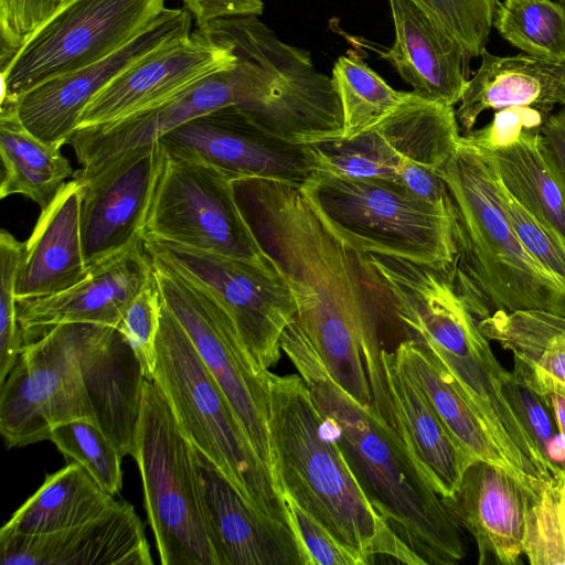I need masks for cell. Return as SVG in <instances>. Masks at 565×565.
<instances>
[{"instance_id":"52a82bcc","label":"cell","mask_w":565,"mask_h":565,"mask_svg":"<svg viewBox=\"0 0 565 565\" xmlns=\"http://www.w3.org/2000/svg\"><path fill=\"white\" fill-rule=\"evenodd\" d=\"M300 190L326 226L358 254H380L451 267L455 211L435 205L392 179H354L316 171Z\"/></svg>"},{"instance_id":"d4e9b609","label":"cell","mask_w":565,"mask_h":565,"mask_svg":"<svg viewBox=\"0 0 565 565\" xmlns=\"http://www.w3.org/2000/svg\"><path fill=\"white\" fill-rule=\"evenodd\" d=\"M481 64L463 88L456 118L459 129L473 130L478 117L488 109L532 107L551 114L565 105V63H555L521 53L497 56L481 53Z\"/></svg>"},{"instance_id":"f35d334b","label":"cell","mask_w":565,"mask_h":565,"mask_svg":"<svg viewBox=\"0 0 565 565\" xmlns=\"http://www.w3.org/2000/svg\"><path fill=\"white\" fill-rule=\"evenodd\" d=\"M160 311L161 297L153 273L152 278L130 302L118 326L138 358L146 379L149 380L153 376Z\"/></svg>"},{"instance_id":"836d02e7","label":"cell","mask_w":565,"mask_h":565,"mask_svg":"<svg viewBox=\"0 0 565 565\" xmlns=\"http://www.w3.org/2000/svg\"><path fill=\"white\" fill-rule=\"evenodd\" d=\"M524 555L532 565H565V473L526 493Z\"/></svg>"},{"instance_id":"f6af8a7d","label":"cell","mask_w":565,"mask_h":565,"mask_svg":"<svg viewBox=\"0 0 565 565\" xmlns=\"http://www.w3.org/2000/svg\"><path fill=\"white\" fill-rule=\"evenodd\" d=\"M541 396L550 408L559 434L565 437V398L554 393Z\"/></svg>"},{"instance_id":"7bdbcfd3","label":"cell","mask_w":565,"mask_h":565,"mask_svg":"<svg viewBox=\"0 0 565 565\" xmlns=\"http://www.w3.org/2000/svg\"><path fill=\"white\" fill-rule=\"evenodd\" d=\"M196 28H202L218 19L238 15H259L263 0H181Z\"/></svg>"},{"instance_id":"74e56055","label":"cell","mask_w":565,"mask_h":565,"mask_svg":"<svg viewBox=\"0 0 565 565\" xmlns=\"http://www.w3.org/2000/svg\"><path fill=\"white\" fill-rule=\"evenodd\" d=\"M502 194L509 221L523 247L547 274L565 287V238L531 214L503 185Z\"/></svg>"},{"instance_id":"ba28073f","label":"cell","mask_w":565,"mask_h":565,"mask_svg":"<svg viewBox=\"0 0 565 565\" xmlns=\"http://www.w3.org/2000/svg\"><path fill=\"white\" fill-rule=\"evenodd\" d=\"M162 565H222L198 450L153 380L145 379L132 456Z\"/></svg>"},{"instance_id":"b9f144b4","label":"cell","mask_w":565,"mask_h":565,"mask_svg":"<svg viewBox=\"0 0 565 565\" xmlns=\"http://www.w3.org/2000/svg\"><path fill=\"white\" fill-rule=\"evenodd\" d=\"M548 115L532 107H507L499 109L487 126L462 137L480 150H491L511 140L523 129L542 127Z\"/></svg>"},{"instance_id":"ab89813d","label":"cell","mask_w":565,"mask_h":565,"mask_svg":"<svg viewBox=\"0 0 565 565\" xmlns=\"http://www.w3.org/2000/svg\"><path fill=\"white\" fill-rule=\"evenodd\" d=\"M68 0H0V62L7 64L31 34Z\"/></svg>"},{"instance_id":"ac0fdd59","label":"cell","mask_w":565,"mask_h":565,"mask_svg":"<svg viewBox=\"0 0 565 565\" xmlns=\"http://www.w3.org/2000/svg\"><path fill=\"white\" fill-rule=\"evenodd\" d=\"M1 565H151L141 520L126 501H114L97 518L45 533L0 532Z\"/></svg>"},{"instance_id":"7c38bea8","label":"cell","mask_w":565,"mask_h":565,"mask_svg":"<svg viewBox=\"0 0 565 565\" xmlns=\"http://www.w3.org/2000/svg\"><path fill=\"white\" fill-rule=\"evenodd\" d=\"M152 260L207 290L230 313L249 353L263 370L281 358V335L296 319L292 292L277 270L250 262L145 238Z\"/></svg>"},{"instance_id":"e575fe53","label":"cell","mask_w":565,"mask_h":565,"mask_svg":"<svg viewBox=\"0 0 565 565\" xmlns=\"http://www.w3.org/2000/svg\"><path fill=\"white\" fill-rule=\"evenodd\" d=\"M412 1L459 46L468 67L486 50L500 0Z\"/></svg>"},{"instance_id":"9a60e30c","label":"cell","mask_w":565,"mask_h":565,"mask_svg":"<svg viewBox=\"0 0 565 565\" xmlns=\"http://www.w3.org/2000/svg\"><path fill=\"white\" fill-rule=\"evenodd\" d=\"M460 129L452 106L429 102L413 92L387 117L350 140L385 173L415 195L452 209L438 173L454 152Z\"/></svg>"},{"instance_id":"d590c367","label":"cell","mask_w":565,"mask_h":565,"mask_svg":"<svg viewBox=\"0 0 565 565\" xmlns=\"http://www.w3.org/2000/svg\"><path fill=\"white\" fill-rule=\"evenodd\" d=\"M503 393L539 448L553 482L565 473V437L554 422L544 398L505 371Z\"/></svg>"},{"instance_id":"5b68a950","label":"cell","mask_w":565,"mask_h":565,"mask_svg":"<svg viewBox=\"0 0 565 565\" xmlns=\"http://www.w3.org/2000/svg\"><path fill=\"white\" fill-rule=\"evenodd\" d=\"M438 173L456 218L457 254L450 275L477 321L495 311L541 310L565 317V287L521 244L490 159L460 136Z\"/></svg>"},{"instance_id":"603a6c76","label":"cell","mask_w":565,"mask_h":565,"mask_svg":"<svg viewBox=\"0 0 565 565\" xmlns=\"http://www.w3.org/2000/svg\"><path fill=\"white\" fill-rule=\"evenodd\" d=\"M388 2L395 41L381 56L416 96L454 107L470 74L461 50L412 0Z\"/></svg>"},{"instance_id":"cb8c5ba5","label":"cell","mask_w":565,"mask_h":565,"mask_svg":"<svg viewBox=\"0 0 565 565\" xmlns=\"http://www.w3.org/2000/svg\"><path fill=\"white\" fill-rule=\"evenodd\" d=\"M393 428L439 497H450L473 461L452 437L395 352L381 350Z\"/></svg>"},{"instance_id":"f1b7e54d","label":"cell","mask_w":565,"mask_h":565,"mask_svg":"<svg viewBox=\"0 0 565 565\" xmlns=\"http://www.w3.org/2000/svg\"><path fill=\"white\" fill-rule=\"evenodd\" d=\"M115 501L76 461L46 476L39 490L29 498L1 527L0 532L45 534L90 521Z\"/></svg>"},{"instance_id":"1f68e13d","label":"cell","mask_w":565,"mask_h":565,"mask_svg":"<svg viewBox=\"0 0 565 565\" xmlns=\"http://www.w3.org/2000/svg\"><path fill=\"white\" fill-rule=\"evenodd\" d=\"M492 26L524 54L565 63V4L561 0L500 1Z\"/></svg>"},{"instance_id":"7402d4cb","label":"cell","mask_w":565,"mask_h":565,"mask_svg":"<svg viewBox=\"0 0 565 565\" xmlns=\"http://www.w3.org/2000/svg\"><path fill=\"white\" fill-rule=\"evenodd\" d=\"M82 183L66 182L43 210L23 243L15 295L18 299L49 297L83 280L85 263L81 227Z\"/></svg>"},{"instance_id":"8d00e7d4","label":"cell","mask_w":565,"mask_h":565,"mask_svg":"<svg viewBox=\"0 0 565 565\" xmlns=\"http://www.w3.org/2000/svg\"><path fill=\"white\" fill-rule=\"evenodd\" d=\"M23 243L6 230L0 232V384L15 365L23 347L18 318L15 285Z\"/></svg>"},{"instance_id":"4dcf8cb0","label":"cell","mask_w":565,"mask_h":565,"mask_svg":"<svg viewBox=\"0 0 565 565\" xmlns=\"http://www.w3.org/2000/svg\"><path fill=\"white\" fill-rule=\"evenodd\" d=\"M344 120V139H352L382 121L409 95L392 88L356 55L340 56L332 70Z\"/></svg>"},{"instance_id":"9c48e42d","label":"cell","mask_w":565,"mask_h":565,"mask_svg":"<svg viewBox=\"0 0 565 565\" xmlns=\"http://www.w3.org/2000/svg\"><path fill=\"white\" fill-rule=\"evenodd\" d=\"M167 0H68L1 66L0 104L118 51L167 9Z\"/></svg>"},{"instance_id":"7a4b0ae2","label":"cell","mask_w":565,"mask_h":565,"mask_svg":"<svg viewBox=\"0 0 565 565\" xmlns=\"http://www.w3.org/2000/svg\"><path fill=\"white\" fill-rule=\"evenodd\" d=\"M142 366L111 326H54L22 347L0 384V434L8 448L50 439L61 424L97 425L122 457L134 456L145 382Z\"/></svg>"},{"instance_id":"d6986e66","label":"cell","mask_w":565,"mask_h":565,"mask_svg":"<svg viewBox=\"0 0 565 565\" xmlns=\"http://www.w3.org/2000/svg\"><path fill=\"white\" fill-rule=\"evenodd\" d=\"M153 276V264L143 243L89 268L88 275L58 294L18 299L23 345L54 326L70 322L118 328L134 298Z\"/></svg>"},{"instance_id":"ffe728a7","label":"cell","mask_w":565,"mask_h":565,"mask_svg":"<svg viewBox=\"0 0 565 565\" xmlns=\"http://www.w3.org/2000/svg\"><path fill=\"white\" fill-rule=\"evenodd\" d=\"M526 493L507 469L475 459L454 494L440 498L455 522L475 539L479 565L489 559L515 565L524 555Z\"/></svg>"},{"instance_id":"f546056e","label":"cell","mask_w":565,"mask_h":565,"mask_svg":"<svg viewBox=\"0 0 565 565\" xmlns=\"http://www.w3.org/2000/svg\"><path fill=\"white\" fill-rule=\"evenodd\" d=\"M61 148L29 132L12 103L0 104V198L21 194L45 209L75 173Z\"/></svg>"},{"instance_id":"83f0119b","label":"cell","mask_w":565,"mask_h":565,"mask_svg":"<svg viewBox=\"0 0 565 565\" xmlns=\"http://www.w3.org/2000/svg\"><path fill=\"white\" fill-rule=\"evenodd\" d=\"M394 352L461 448L472 459L498 465L516 479L513 468L487 425L440 361L413 339L401 341Z\"/></svg>"},{"instance_id":"8fae6325","label":"cell","mask_w":565,"mask_h":565,"mask_svg":"<svg viewBox=\"0 0 565 565\" xmlns=\"http://www.w3.org/2000/svg\"><path fill=\"white\" fill-rule=\"evenodd\" d=\"M233 181L214 168L166 152L143 239L273 267L238 206Z\"/></svg>"},{"instance_id":"d6a6232c","label":"cell","mask_w":565,"mask_h":565,"mask_svg":"<svg viewBox=\"0 0 565 565\" xmlns=\"http://www.w3.org/2000/svg\"><path fill=\"white\" fill-rule=\"evenodd\" d=\"M66 458L79 463L109 494L122 488V456L103 430L79 419L55 426L50 439Z\"/></svg>"},{"instance_id":"bcb514c9","label":"cell","mask_w":565,"mask_h":565,"mask_svg":"<svg viewBox=\"0 0 565 565\" xmlns=\"http://www.w3.org/2000/svg\"><path fill=\"white\" fill-rule=\"evenodd\" d=\"M565 4V0H561Z\"/></svg>"},{"instance_id":"60d3db41","label":"cell","mask_w":565,"mask_h":565,"mask_svg":"<svg viewBox=\"0 0 565 565\" xmlns=\"http://www.w3.org/2000/svg\"><path fill=\"white\" fill-rule=\"evenodd\" d=\"M289 524L301 545L306 565H362L320 522L284 493Z\"/></svg>"},{"instance_id":"e0dca14e","label":"cell","mask_w":565,"mask_h":565,"mask_svg":"<svg viewBox=\"0 0 565 565\" xmlns=\"http://www.w3.org/2000/svg\"><path fill=\"white\" fill-rule=\"evenodd\" d=\"M192 20L184 8H167L148 29L109 56L6 103L13 104L19 120L34 137L63 146L78 128L81 116L95 95L143 56L191 33Z\"/></svg>"},{"instance_id":"44dd1931","label":"cell","mask_w":565,"mask_h":565,"mask_svg":"<svg viewBox=\"0 0 565 565\" xmlns=\"http://www.w3.org/2000/svg\"><path fill=\"white\" fill-rule=\"evenodd\" d=\"M198 461L222 565H306L290 524L255 509L199 450Z\"/></svg>"},{"instance_id":"6da1fadb","label":"cell","mask_w":565,"mask_h":565,"mask_svg":"<svg viewBox=\"0 0 565 565\" xmlns=\"http://www.w3.org/2000/svg\"><path fill=\"white\" fill-rule=\"evenodd\" d=\"M238 206L288 284L296 322L331 376L372 406L365 359L383 347L382 311L355 252L321 221L299 185L263 179L233 181Z\"/></svg>"},{"instance_id":"4fadbf2b","label":"cell","mask_w":565,"mask_h":565,"mask_svg":"<svg viewBox=\"0 0 565 565\" xmlns=\"http://www.w3.org/2000/svg\"><path fill=\"white\" fill-rule=\"evenodd\" d=\"M158 141L169 156L214 168L234 180L300 186L318 171L312 145L291 143L267 132L234 105L193 118Z\"/></svg>"},{"instance_id":"30bf717a","label":"cell","mask_w":565,"mask_h":565,"mask_svg":"<svg viewBox=\"0 0 565 565\" xmlns=\"http://www.w3.org/2000/svg\"><path fill=\"white\" fill-rule=\"evenodd\" d=\"M152 264L162 302L190 338L255 452L274 476L268 370L258 366L234 320L207 290L159 262Z\"/></svg>"},{"instance_id":"ee69618b","label":"cell","mask_w":565,"mask_h":565,"mask_svg":"<svg viewBox=\"0 0 565 565\" xmlns=\"http://www.w3.org/2000/svg\"><path fill=\"white\" fill-rule=\"evenodd\" d=\"M541 131L565 173V109L550 114L542 125Z\"/></svg>"},{"instance_id":"4316f807","label":"cell","mask_w":565,"mask_h":565,"mask_svg":"<svg viewBox=\"0 0 565 565\" xmlns=\"http://www.w3.org/2000/svg\"><path fill=\"white\" fill-rule=\"evenodd\" d=\"M481 151L505 190L565 238V173L541 127L523 129L511 140Z\"/></svg>"},{"instance_id":"2e32d148","label":"cell","mask_w":565,"mask_h":565,"mask_svg":"<svg viewBox=\"0 0 565 565\" xmlns=\"http://www.w3.org/2000/svg\"><path fill=\"white\" fill-rule=\"evenodd\" d=\"M236 60L226 39L207 26L196 28L115 77L89 102L78 128L116 122L161 105L202 78L234 66Z\"/></svg>"},{"instance_id":"277c9868","label":"cell","mask_w":565,"mask_h":565,"mask_svg":"<svg viewBox=\"0 0 565 565\" xmlns=\"http://www.w3.org/2000/svg\"><path fill=\"white\" fill-rule=\"evenodd\" d=\"M274 476L282 493L320 522L362 565L388 557L425 564L377 514L299 374L268 370Z\"/></svg>"},{"instance_id":"5bb4252c","label":"cell","mask_w":565,"mask_h":565,"mask_svg":"<svg viewBox=\"0 0 565 565\" xmlns=\"http://www.w3.org/2000/svg\"><path fill=\"white\" fill-rule=\"evenodd\" d=\"M164 160L166 151L154 140L75 171L72 178L82 183L81 227L88 269L143 243Z\"/></svg>"},{"instance_id":"3957f363","label":"cell","mask_w":565,"mask_h":565,"mask_svg":"<svg viewBox=\"0 0 565 565\" xmlns=\"http://www.w3.org/2000/svg\"><path fill=\"white\" fill-rule=\"evenodd\" d=\"M281 350L377 514L426 565L460 563L466 556L461 527L398 434L337 383L296 320L281 335Z\"/></svg>"},{"instance_id":"484cf974","label":"cell","mask_w":565,"mask_h":565,"mask_svg":"<svg viewBox=\"0 0 565 565\" xmlns=\"http://www.w3.org/2000/svg\"><path fill=\"white\" fill-rule=\"evenodd\" d=\"M488 340L513 354V375L539 395L565 398V317L541 310L495 311L478 320Z\"/></svg>"},{"instance_id":"8992f818","label":"cell","mask_w":565,"mask_h":565,"mask_svg":"<svg viewBox=\"0 0 565 565\" xmlns=\"http://www.w3.org/2000/svg\"><path fill=\"white\" fill-rule=\"evenodd\" d=\"M152 380L183 433L259 512L288 523L285 498L255 452L217 382L161 300Z\"/></svg>"}]
</instances>
